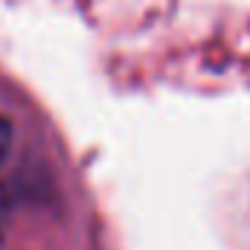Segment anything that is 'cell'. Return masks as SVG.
I'll use <instances>...</instances> for the list:
<instances>
[]
</instances>
